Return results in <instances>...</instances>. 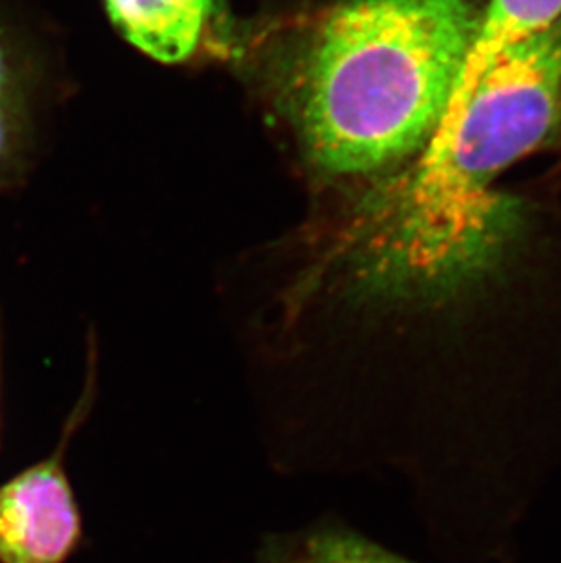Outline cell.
<instances>
[{
    "label": "cell",
    "mask_w": 561,
    "mask_h": 563,
    "mask_svg": "<svg viewBox=\"0 0 561 563\" xmlns=\"http://www.w3.org/2000/svg\"><path fill=\"white\" fill-rule=\"evenodd\" d=\"M482 0H339L308 44L294 119L308 161L366 176L440 130L476 41Z\"/></svg>",
    "instance_id": "1"
},
{
    "label": "cell",
    "mask_w": 561,
    "mask_h": 563,
    "mask_svg": "<svg viewBox=\"0 0 561 563\" xmlns=\"http://www.w3.org/2000/svg\"><path fill=\"white\" fill-rule=\"evenodd\" d=\"M96 396V368L91 365L54 454L0 487V562L64 563L79 545L82 521L63 457L69 440L90 415Z\"/></svg>",
    "instance_id": "2"
},
{
    "label": "cell",
    "mask_w": 561,
    "mask_h": 563,
    "mask_svg": "<svg viewBox=\"0 0 561 563\" xmlns=\"http://www.w3.org/2000/svg\"><path fill=\"white\" fill-rule=\"evenodd\" d=\"M121 37L150 59H190L221 0H102Z\"/></svg>",
    "instance_id": "3"
},
{
    "label": "cell",
    "mask_w": 561,
    "mask_h": 563,
    "mask_svg": "<svg viewBox=\"0 0 561 563\" xmlns=\"http://www.w3.org/2000/svg\"><path fill=\"white\" fill-rule=\"evenodd\" d=\"M560 19L561 0H483L476 41L443 121L447 123L458 115L474 86L508 49L532 35L546 32Z\"/></svg>",
    "instance_id": "4"
},
{
    "label": "cell",
    "mask_w": 561,
    "mask_h": 563,
    "mask_svg": "<svg viewBox=\"0 0 561 563\" xmlns=\"http://www.w3.org/2000/svg\"><path fill=\"white\" fill-rule=\"evenodd\" d=\"M255 563H421L372 540L354 527L323 520L263 540Z\"/></svg>",
    "instance_id": "5"
},
{
    "label": "cell",
    "mask_w": 561,
    "mask_h": 563,
    "mask_svg": "<svg viewBox=\"0 0 561 563\" xmlns=\"http://www.w3.org/2000/svg\"><path fill=\"white\" fill-rule=\"evenodd\" d=\"M19 85H16L15 69L11 64L2 35H0V166L10 157L15 146L16 130H19Z\"/></svg>",
    "instance_id": "6"
}]
</instances>
